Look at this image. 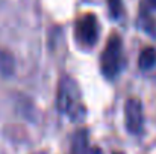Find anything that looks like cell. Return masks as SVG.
I'll use <instances>...</instances> for the list:
<instances>
[{
  "mask_svg": "<svg viewBox=\"0 0 156 154\" xmlns=\"http://www.w3.org/2000/svg\"><path fill=\"white\" fill-rule=\"evenodd\" d=\"M58 110L73 122H79L87 116V106L77 82L71 76H61L56 92Z\"/></svg>",
  "mask_w": 156,
  "mask_h": 154,
  "instance_id": "cell-1",
  "label": "cell"
},
{
  "mask_svg": "<svg viewBox=\"0 0 156 154\" xmlns=\"http://www.w3.org/2000/svg\"><path fill=\"white\" fill-rule=\"evenodd\" d=\"M123 68V43L121 38L114 33L109 36L100 56V70L106 79H115Z\"/></svg>",
  "mask_w": 156,
  "mask_h": 154,
  "instance_id": "cell-2",
  "label": "cell"
},
{
  "mask_svg": "<svg viewBox=\"0 0 156 154\" xmlns=\"http://www.w3.org/2000/svg\"><path fill=\"white\" fill-rule=\"evenodd\" d=\"M99 21L97 17L91 12L83 14L77 21H76V29H74V36L77 43L83 47H93L96 46L99 39Z\"/></svg>",
  "mask_w": 156,
  "mask_h": 154,
  "instance_id": "cell-3",
  "label": "cell"
},
{
  "mask_svg": "<svg viewBox=\"0 0 156 154\" xmlns=\"http://www.w3.org/2000/svg\"><path fill=\"white\" fill-rule=\"evenodd\" d=\"M124 124L129 133L138 135L144 125V110L141 100L132 97L124 103Z\"/></svg>",
  "mask_w": 156,
  "mask_h": 154,
  "instance_id": "cell-4",
  "label": "cell"
},
{
  "mask_svg": "<svg viewBox=\"0 0 156 154\" xmlns=\"http://www.w3.org/2000/svg\"><path fill=\"white\" fill-rule=\"evenodd\" d=\"M71 154H88V133L85 130H79L71 144Z\"/></svg>",
  "mask_w": 156,
  "mask_h": 154,
  "instance_id": "cell-5",
  "label": "cell"
},
{
  "mask_svg": "<svg viewBox=\"0 0 156 154\" xmlns=\"http://www.w3.org/2000/svg\"><path fill=\"white\" fill-rule=\"evenodd\" d=\"M138 65L144 71H147V70H150V68L155 67L156 65V49L155 47H146L144 50L140 53Z\"/></svg>",
  "mask_w": 156,
  "mask_h": 154,
  "instance_id": "cell-6",
  "label": "cell"
},
{
  "mask_svg": "<svg viewBox=\"0 0 156 154\" xmlns=\"http://www.w3.org/2000/svg\"><path fill=\"white\" fill-rule=\"evenodd\" d=\"M108 8H109V15L112 18H120L123 12V2L121 0H108Z\"/></svg>",
  "mask_w": 156,
  "mask_h": 154,
  "instance_id": "cell-7",
  "label": "cell"
},
{
  "mask_svg": "<svg viewBox=\"0 0 156 154\" xmlns=\"http://www.w3.org/2000/svg\"><path fill=\"white\" fill-rule=\"evenodd\" d=\"M150 11H156V0H144L143 14H149Z\"/></svg>",
  "mask_w": 156,
  "mask_h": 154,
  "instance_id": "cell-8",
  "label": "cell"
}]
</instances>
